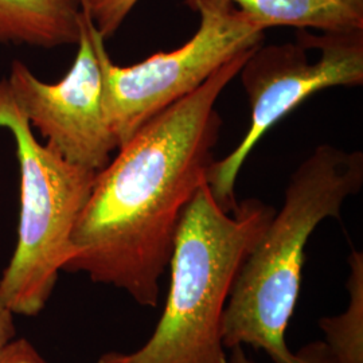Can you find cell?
<instances>
[{
  "label": "cell",
  "instance_id": "1",
  "mask_svg": "<svg viewBox=\"0 0 363 363\" xmlns=\"http://www.w3.org/2000/svg\"><path fill=\"white\" fill-rule=\"evenodd\" d=\"M255 50V49H253ZM253 50L237 55L193 93L150 118L96 174L72 233L64 272L127 292L156 308L182 213L208 183L222 120V91Z\"/></svg>",
  "mask_w": 363,
  "mask_h": 363
},
{
  "label": "cell",
  "instance_id": "2",
  "mask_svg": "<svg viewBox=\"0 0 363 363\" xmlns=\"http://www.w3.org/2000/svg\"><path fill=\"white\" fill-rule=\"evenodd\" d=\"M363 184L361 151L346 152L319 145L286 186L284 203L274 211L235 277L222 315L220 333L226 350L252 346L274 363H298L286 346V327L296 308L306 247L327 218Z\"/></svg>",
  "mask_w": 363,
  "mask_h": 363
},
{
  "label": "cell",
  "instance_id": "3",
  "mask_svg": "<svg viewBox=\"0 0 363 363\" xmlns=\"http://www.w3.org/2000/svg\"><path fill=\"white\" fill-rule=\"evenodd\" d=\"M274 208L245 199L220 208L203 183L182 213L169 259L166 306L130 363H226L220 323L235 277Z\"/></svg>",
  "mask_w": 363,
  "mask_h": 363
},
{
  "label": "cell",
  "instance_id": "4",
  "mask_svg": "<svg viewBox=\"0 0 363 363\" xmlns=\"http://www.w3.org/2000/svg\"><path fill=\"white\" fill-rule=\"evenodd\" d=\"M0 130L13 133L19 163L16 247L0 274V298L15 315L35 316L46 307L60 273L72 259V233L96 171L67 162L39 143L0 81Z\"/></svg>",
  "mask_w": 363,
  "mask_h": 363
},
{
  "label": "cell",
  "instance_id": "5",
  "mask_svg": "<svg viewBox=\"0 0 363 363\" xmlns=\"http://www.w3.org/2000/svg\"><path fill=\"white\" fill-rule=\"evenodd\" d=\"M199 15L191 39L172 52H156L132 66H117L105 39L89 22L103 73V101L117 147L159 112L198 89L214 72L262 45L265 28L230 0H186Z\"/></svg>",
  "mask_w": 363,
  "mask_h": 363
},
{
  "label": "cell",
  "instance_id": "6",
  "mask_svg": "<svg viewBox=\"0 0 363 363\" xmlns=\"http://www.w3.org/2000/svg\"><path fill=\"white\" fill-rule=\"evenodd\" d=\"M250 106V124L230 154L214 160L208 184L220 208L237 206L235 181L262 136L310 96L334 86L363 84V31L298 30V43L262 46L247 57L240 73Z\"/></svg>",
  "mask_w": 363,
  "mask_h": 363
},
{
  "label": "cell",
  "instance_id": "7",
  "mask_svg": "<svg viewBox=\"0 0 363 363\" xmlns=\"http://www.w3.org/2000/svg\"><path fill=\"white\" fill-rule=\"evenodd\" d=\"M77 55L69 73L55 84L35 77L13 61L4 78L13 106L67 162L99 172L117 150L103 101V73L91 39V16L84 3Z\"/></svg>",
  "mask_w": 363,
  "mask_h": 363
},
{
  "label": "cell",
  "instance_id": "8",
  "mask_svg": "<svg viewBox=\"0 0 363 363\" xmlns=\"http://www.w3.org/2000/svg\"><path fill=\"white\" fill-rule=\"evenodd\" d=\"M81 16V0H0V45H74Z\"/></svg>",
  "mask_w": 363,
  "mask_h": 363
},
{
  "label": "cell",
  "instance_id": "9",
  "mask_svg": "<svg viewBox=\"0 0 363 363\" xmlns=\"http://www.w3.org/2000/svg\"><path fill=\"white\" fill-rule=\"evenodd\" d=\"M252 21L320 33L363 31V0H230Z\"/></svg>",
  "mask_w": 363,
  "mask_h": 363
},
{
  "label": "cell",
  "instance_id": "10",
  "mask_svg": "<svg viewBox=\"0 0 363 363\" xmlns=\"http://www.w3.org/2000/svg\"><path fill=\"white\" fill-rule=\"evenodd\" d=\"M347 277L349 303L337 316L319 320L325 345L337 363H363V255L352 250Z\"/></svg>",
  "mask_w": 363,
  "mask_h": 363
},
{
  "label": "cell",
  "instance_id": "11",
  "mask_svg": "<svg viewBox=\"0 0 363 363\" xmlns=\"http://www.w3.org/2000/svg\"><path fill=\"white\" fill-rule=\"evenodd\" d=\"M101 37L112 38L140 0H81Z\"/></svg>",
  "mask_w": 363,
  "mask_h": 363
},
{
  "label": "cell",
  "instance_id": "12",
  "mask_svg": "<svg viewBox=\"0 0 363 363\" xmlns=\"http://www.w3.org/2000/svg\"><path fill=\"white\" fill-rule=\"evenodd\" d=\"M0 363H49L26 337L13 339L0 352Z\"/></svg>",
  "mask_w": 363,
  "mask_h": 363
},
{
  "label": "cell",
  "instance_id": "13",
  "mask_svg": "<svg viewBox=\"0 0 363 363\" xmlns=\"http://www.w3.org/2000/svg\"><path fill=\"white\" fill-rule=\"evenodd\" d=\"M298 363H337L327 349L325 342H312L295 352Z\"/></svg>",
  "mask_w": 363,
  "mask_h": 363
},
{
  "label": "cell",
  "instance_id": "14",
  "mask_svg": "<svg viewBox=\"0 0 363 363\" xmlns=\"http://www.w3.org/2000/svg\"><path fill=\"white\" fill-rule=\"evenodd\" d=\"M13 316L15 313L0 298V352L13 339H15L16 335Z\"/></svg>",
  "mask_w": 363,
  "mask_h": 363
},
{
  "label": "cell",
  "instance_id": "15",
  "mask_svg": "<svg viewBox=\"0 0 363 363\" xmlns=\"http://www.w3.org/2000/svg\"><path fill=\"white\" fill-rule=\"evenodd\" d=\"M226 363H256L253 358H250L247 355L245 350H244V346H238V347H234L229 350L228 354V361Z\"/></svg>",
  "mask_w": 363,
  "mask_h": 363
},
{
  "label": "cell",
  "instance_id": "16",
  "mask_svg": "<svg viewBox=\"0 0 363 363\" xmlns=\"http://www.w3.org/2000/svg\"><path fill=\"white\" fill-rule=\"evenodd\" d=\"M99 363H130L120 352H111V354H105L104 357H101V359Z\"/></svg>",
  "mask_w": 363,
  "mask_h": 363
}]
</instances>
